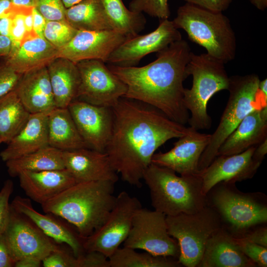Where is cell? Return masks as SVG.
<instances>
[{
	"label": "cell",
	"instance_id": "obj_1",
	"mask_svg": "<svg viewBox=\"0 0 267 267\" xmlns=\"http://www.w3.org/2000/svg\"><path fill=\"white\" fill-rule=\"evenodd\" d=\"M112 110L113 129L105 152L123 180L140 187L156 150L168 140L185 134L189 127L152 106L125 97Z\"/></svg>",
	"mask_w": 267,
	"mask_h": 267
},
{
	"label": "cell",
	"instance_id": "obj_2",
	"mask_svg": "<svg viewBox=\"0 0 267 267\" xmlns=\"http://www.w3.org/2000/svg\"><path fill=\"white\" fill-rule=\"evenodd\" d=\"M181 39L157 52V58L142 67L107 66L127 86L124 97L152 106L171 120L185 125L189 118L183 103V81L192 53Z\"/></svg>",
	"mask_w": 267,
	"mask_h": 267
},
{
	"label": "cell",
	"instance_id": "obj_3",
	"mask_svg": "<svg viewBox=\"0 0 267 267\" xmlns=\"http://www.w3.org/2000/svg\"><path fill=\"white\" fill-rule=\"evenodd\" d=\"M115 182L99 180L76 183L41 204L45 213L53 214L73 225L85 239L103 223L113 207Z\"/></svg>",
	"mask_w": 267,
	"mask_h": 267
},
{
	"label": "cell",
	"instance_id": "obj_4",
	"mask_svg": "<svg viewBox=\"0 0 267 267\" xmlns=\"http://www.w3.org/2000/svg\"><path fill=\"white\" fill-rule=\"evenodd\" d=\"M143 180L149 188L152 207L166 216L193 214L208 205L198 174L178 176L174 171L151 163Z\"/></svg>",
	"mask_w": 267,
	"mask_h": 267
},
{
	"label": "cell",
	"instance_id": "obj_5",
	"mask_svg": "<svg viewBox=\"0 0 267 267\" xmlns=\"http://www.w3.org/2000/svg\"><path fill=\"white\" fill-rule=\"evenodd\" d=\"M183 29L193 42L204 47L207 53L224 64L235 56L236 41L228 18L222 12L186 3L178 7L172 21Z\"/></svg>",
	"mask_w": 267,
	"mask_h": 267
},
{
	"label": "cell",
	"instance_id": "obj_6",
	"mask_svg": "<svg viewBox=\"0 0 267 267\" xmlns=\"http://www.w3.org/2000/svg\"><path fill=\"white\" fill-rule=\"evenodd\" d=\"M224 65L207 53L191 54L187 72L189 76H192V85L190 89L184 88L183 100L191 113L188 123L196 130L211 128L208 102L216 93L228 89L229 77Z\"/></svg>",
	"mask_w": 267,
	"mask_h": 267
},
{
	"label": "cell",
	"instance_id": "obj_7",
	"mask_svg": "<svg viewBox=\"0 0 267 267\" xmlns=\"http://www.w3.org/2000/svg\"><path fill=\"white\" fill-rule=\"evenodd\" d=\"M260 81L259 76L255 74L229 77L228 101L219 124L211 134L209 143L200 158L199 173L211 164L217 156L221 145L246 115L263 106L259 101Z\"/></svg>",
	"mask_w": 267,
	"mask_h": 267
},
{
	"label": "cell",
	"instance_id": "obj_8",
	"mask_svg": "<svg viewBox=\"0 0 267 267\" xmlns=\"http://www.w3.org/2000/svg\"><path fill=\"white\" fill-rule=\"evenodd\" d=\"M166 222L179 247L178 261L186 267H198L208 240L222 227L219 214L208 204L193 214L166 216Z\"/></svg>",
	"mask_w": 267,
	"mask_h": 267
},
{
	"label": "cell",
	"instance_id": "obj_9",
	"mask_svg": "<svg viewBox=\"0 0 267 267\" xmlns=\"http://www.w3.org/2000/svg\"><path fill=\"white\" fill-rule=\"evenodd\" d=\"M211 207L233 231L241 236L267 222V206L257 194L239 191L235 183L221 182L210 190Z\"/></svg>",
	"mask_w": 267,
	"mask_h": 267
},
{
	"label": "cell",
	"instance_id": "obj_10",
	"mask_svg": "<svg viewBox=\"0 0 267 267\" xmlns=\"http://www.w3.org/2000/svg\"><path fill=\"white\" fill-rule=\"evenodd\" d=\"M124 246L174 259H178L179 253L177 241L169 234L166 216L142 207L134 216Z\"/></svg>",
	"mask_w": 267,
	"mask_h": 267
},
{
	"label": "cell",
	"instance_id": "obj_11",
	"mask_svg": "<svg viewBox=\"0 0 267 267\" xmlns=\"http://www.w3.org/2000/svg\"><path fill=\"white\" fill-rule=\"evenodd\" d=\"M142 207L136 197L126 191L121 192L103 223L84 239L85 250L98 251L109 258L127 238L134 216Z\"/></svg>",
	"mask_w": 267,
	"mask_h": 267
},
{
	"label": "cell",
	"instance_id": "obj_12",
	"mask_svg": "<svg viewBox=\"0 0 267 267\" xmlns=\"http://www.w3.org/2000/svg\"><path fill=\"white\" fill-rule=\"evenodd\" d=\"M100 60L76 63L80 83L76 99L91 104L112 107L126 93V85Z\"/></svg>",
	"mask_w": 267,
	"mask_h": 267
},
{
	"label": "cell",
	"instance_id": "obj_13",
	"mask_svg": "<svg viewBox=\"0 0 267 267\" xmlns=\"http://www.w3.org/2000/svg\"><path fill=\"white\" fill-rule=\"evenodd\" d=\"M15 262L24 258L42 260L61 247L33 222L10 206L7 227L3 232Z\"/></svg>",
	"mask_w": 267,
	"mask_h": 267
},
{
	"label": "cell",
	"instance_id": "obj_14",
	"mask_svg": "<svg viewBox=\"0 0 267 267\" xmlns=\"http://www.w3.org/2000/svg\"><path fill=\"white\" fill-rule=\"evenodd\" d=\"M181 39V35L172 21L161 20L154 31L124 41L111 53L106 63L119 67L136 66L144 56L158 52Z\"/></svg>",
	"mask_w": 267,
	"mask_h": 267
},
{
	"label": "cell",
	"instance_id": "obj_15",
	"mask_svg": "<svg viewBox=\"0 0 267 267\" xmlns=\"http://www.w3.org/2000/svg\"><path fill=\"white\" fill-rule=\"evenodd\" d=\"M68 109L87 147L105 152L113 129L112 108L75 99Z\"/></svg>",
	"mask_w": 267,
	"mask_h": 267
},
{
	"label": "cell",
	"instance_id": "obj_16",
	"mask_svg": "<svg viewBox=\"0 0 267 267\" xmlns=\"http://www.w3.org/2000/svg\"><path fill=\"white\" fill-rule=\"evenodd\" d=\"M256 146L239 154L216 156L198 174L203 193L207 196L213 187L221 182L235 183L252 178L262 163L253 157Z\"/></svg>",
	"mask_w": 267,
	"mask_h": 267
},
{
	"label": "cell",
	"instance_id": "obj_17",
	"mask_svg": "<svg viewBox=\"0 0 267 267\" xmlns=\"http://www.w3.org/2000/svg\"><path fill=\"white\" fill-rule=\"evenodd\" d=\"M128 39L114 30L78 31L69 43L57 50V57L75 63L90 59L106 63L111 53Z\"/></svg>",
	"mask_w": 267,
	"mask_h": 267
},
{
	"label": "cell",
	"instance_id": "obj_18",
	"mask_svg": "<svg viewBox=\"0 0 267 267\" xmlns=\"http://www.w3.org/2000/svg\"><path fill=\"white\" fill-rule=\"evenodd\" d=\"M211 134L201 133L189 127L168 152L154 153L152 163L170 169L180 176L198 174L200 158L209 143Z\"/></svg>",
	"mask_w": 267,
	"mask_h": 267
},
{
	"label": "cell",
	"instance_id": "obj_19",
	"mask_svg": "<svg viewBox=\"0 0 267 267\" xmlns=\"http://www.w3.org/2000/svg\"><path fill=\"white\" fill-rule=\"evenodd\" d=\"M65 168L76 183L108 180L116 182L118 177L105 152L89 148L62 151Z\"/></svg>",
	"mask_w": 267,
	"mask_h": 267
},
{
	"label": "cell",
	"instance_id": "obj_20",
	"mask_svg": "<svg viewBox=\"0 0 267 267\" xmlns=\"http://www.w3.org/2000/svg\"><path fill=\"white\" fill-rule=\"evenodd\" d=\"M10 206L14 210L29 219L56 242L67 244L76 257L86 252L83 246L84 239L80 236L76 229H73L53 214H42L38 212L33 207L30 199L16 196Z\"/></svg>",
	"mask_w": 267,
	"mask_h": 267
},
{
	"label": "cell",
	"instance_id": "obj_21",
	"mask_svg": "<svg viewBox=\"0 0 267 267\" xmlns=\"http://www.w3.org/2000/svg\"><path fill=\"white\" fill-rule=\"evenodd\" d=\"M14 90L30 114H48L56 108L47 67L22 74Z\"/></svg>",
	"mask_w": 267,
	"mask_h": 267
},
{
	"label": "cell",
	"instance_id": "obj_22",
	"mask_svg": "<svg viewBox=\"0 0 267 267\" xmlns=\"http://www.w3.org/2000/svg\"><path fill=\"white\" fill-rule=\"evenodd\" d=\"M18 177L20 187L26 195L41 205L76 183L65 168L38 172L25 171Z\"/></svg>",
	"mask_w": 267,
	"mask_h": 267
},
{
	"label": "cell",
	"instance_id": "obj_23",
	"mask_svg": "<svg viewBox=\"0 0 267 267\" xmlns=\"http://www.w3.org/2000/svg\"><path fill=\"white\" fill-rule=\"evenodd\" d=\"M267 138V105L246 115L221 145L217 156L240 153Z\"/></svg>",
	"mask_w": 267,
	"mask_h": 267
},
{
	"label": "cell",
	"instance_id": "obj_24",
	"mask_svg": "<svg viewBox=\"0 0 267 267\" xmlns=\"http://www.w3.org/2000/svg\"><path fill=\"white\" fill-rule=\"evenodd\" d=\"M7 144L0 153L5 162L48 146V114H31L23 128Z\"/></svg>",
	"mask_w": 267,
	"mask_h": 267
},
{
	"label": "cell",
	"instance_id": "obj_25",
	"mask_svg": "<svg viewBox=\"0 0 267 267\" xmlns=\"http://www.w3.org/2000/svg\"><path fill=\"white\" fill-rule=\"evenodd\" d=\"M222 227L215 232L206 245L199 267H254Z\"/></svg>",
	"mask_w": 267,
	"mask_h": 267
},
{
	"label": "cell",
	"instance_id": "obj_26",
	"mask_svg": "<svg viewBox=\"0 0 267 267\" xmlns=\"http://www.w3.org/2000/svg\"><path fill=\"white\" fill-rule=\"evenodd\" d=\"M57 54V50L48 42L37 36L23 41L16 50L4 57L2 63L22 75L47 67Z\"/></svg>",
	"mask_w": 267,
	"mask_h": 267
},
{
	"label": "cell",
	"instance_id": "obj_27",
	"mask_svg": "<svg viewBox=\"0 0 267 267\" xmlns=\"http://www.w3.org/2000/svg\"><path fill=\"white\" fill-rule=\"evenodd\" d=\"M47 69L56 108H68L76 99L80 83V73L76 63L57 57Z\"/></svg>",
	"mask_w": 267,
	"mask_h": 267
},
{
	"label": "cell",
	"instance_id": "obj_28",
	"mask_svg": "<svg viewBox=\"0 0 267 267\" xmlns=\"http://www.w3.org/2000/svg\"><path fill=\"white\" fill-rule=\"evenodd\" d=\"M48 145L62 151L88 148L68 108H55L48 114Z\"/></svg>",
	"mask_w": 267,
	"mask_h": 267
},
{
	"label": "cell",
	"instance_id": "obj_29",
	"mask_svg": "<svg viewBox=\"0 0 267 267\" xmlns=\"http://www.w3.org/2000/svg\"><path fill=\"white\" fill-rule=\"evenodd\" d=\"M65 16L78 31L113 30L101 0H83L66 8Z\"/></svg>",
	"mask_w": 267,
	"mask_h": 267
},
{
	"label": "cell",
	"instance_id": "obj_30",
	"mask_svg": "<svg viewBox=\"0 0 267 267\" xmlns=\"http://www.w3.org/2000/svg\"><path fill=\"white\" fill-rule=\"evenodd\" d=\"M12 177L22 171L38 172L65 169L62 151L49 145L20 157L5 162Z\"/></svg>",
	"mask_w": 267,
	"mask_h": 267
},
{
	"label": "cell",
	"instance_id": "obj_31",
	"mask_svg": "<svg viewBox=\"0 0 267 267\" xmlns=\"http://www.w3.org/2000/svg\"><path fill=\"white\" fill-rule=\"evenodd\" d=\"M31 114L14 90L0 98V136L8 143L23 128Z\"/></svg>",
	"mask_w": 267,
	"mask_h": 267
},
{
	"label": "cell",
	"instance_id": "obj_32",
	"mask_svg": "<svg viewBox=\"0 0 267 267\" xmlns=\"http://www.w3.org/2000/svg\"><path fill=\"white\" fill-rule=\"evenodd\" d=\"M101 1L113 30L131 38L144 28L146 20L143 13L127 8L122 0Z\"/></svg>",
	"mask_w": 267,
	"mask_h": 267
},
{
	"label": "cell",
	"instance_id": "obj_33",
	"mask_svg": "<svg viewBox=\"0 0 267 267\" xmlns=\"http://www.w3.org/2000/svg\"><path fill=\"white\" fill-rule=\"evenodd\" d=\"M110 267H177L180 264L174 258L157 256L135 249L118 248L109 258Z\"/></svg>",
	"mask_w": 267,
	"mask_h": 267
},
{
	"label": "cell",
	"instance_id": "obj_34",
	"mask_svg": "<svg viewBox=\"0 0 267 267\" xmlns=\"http://www.w3.org/2000/svg\"><path fill=\"white\" fill-rule=\"evenodd\" d=\"M78 31L66 19L48 20L45 23L44 37L58 50L69 43Z\"/></svg>",
	"mask_w": 267,
	"mask_h": 267
},
{
	"label": "cell",
	"instance_id": "obj_35",
	"mask_svg": "<svg viewBox=\"0 0 267 267\" xmlns=\"http://www.w3.org/2000/svg\"><path fill=\"white\" fill-rule=\"evenodd\" d=\"M129 9L135 12H144L160 20L169 19L171 15L168 0H132Z\"/></svg>",
	"mask_w": 267,
	"mask_h": 267
},
{
	"label": "cell",
	"instance_id": "obj_36",
	"mask_svg": "<svg viewBox=\"0 0 267 267\" xmlns=\"http://www.w3.org/2000/svg\"><path fill=\"white\" fill-rule=\"evenodd\" d=\"M31 7L32 6H14V11L11 15V21L9 36L11 41V48L9 54L19 47L26 35L24 15Z\"/></svg>",
	"mask_w": 267,
	"mask_h": 267
},
{
	"label": "cell",
	"instance_id": "obj_37",
	"mask_svg": "<svg viewBox=\"0 0 267 267\" xmlns=\"http://www.w3.org/2000/svg\"><path fill=\"white\" fill-rule=\"evenodd\" d=\"M232 236L240 250L257 266L267 267V247L247 241L240 237Z\"/></svg>",
	"mask_w": 267,
	"mask_h": 267
},
{
	"label": "cell",
	"instance_id": "obj_38",
	"mask_svg": "<svg viewBox=\"0 0 267 267\" xmlns=\"http://www.w3.org/2000/svg\"><path fill=\"white\" fill-rule=\"evenodd\" d=\"M32 2L46 21L65 19L66 8L62 0H32Z\"/></svg>",
	"mask_w": 267,
	"mask_h": 267
},
{
	"label": "cell",
	"instance_id": "obj_39",
	"mask_svg": "<svg viewBox=\"0 0 267 267\" xmlns=\"http://www.w3.org/2000/svg\"><path fill=\"white\" fill-rule=\"evenodd\" d=\"M42 265L44 267H79V260L73 253L60 247L44 258Z\"/></svg>",
	"mask_w": 267,
	"mask_h": 267
},
{
	"label": "cell",
	"instance_id": "obj_40",
	"mask_svg": "<svg viewBox=\"0 0 267 267\" xmlns=\"http://www.w3.org/2000/svg\"><path fill=\"white\" fill-rule=\"evenodd\" d=\"M13 188V181L7 179L0 191V233L4 232L8 222L10 212L9 200Z\"/></svg>",
	"mask_w": 267,
	"mask_h": 267
},
{
	"label": "cell",
	"instance_id": "obj_41",
	"mask_svg": "<svg viewBox=\"0 0 267 267\" xmlns=\"http://www.w3.org/2000/svg\"><path fill=\"white\" fill-rule=\"evenodd\" d=\"M21 76L2 62L0 64V98L14 90Z\"/></svg>",
	"mask_w": 267,
	"mask_h": 267
},
{
	"label": "cell",
	"instance_id": "obj_42",
	"mask_svg": "<svg viewBox=\"0 0 267 267\" xmlns=\"http://www.w3.org/2000/svg\"><path fill=\"white\" fill-rule=\"evenodd\" d=\"M78 258L79 267H110L108 258L98 251H86Z\"/></svg>",
	"mask_w": 267,
	"mask_h": 267
},
{
	"label": "cell",
	"instance_id": "obj_43",
	"mask_svg": "<svg viewBox=\"0 0 267 267\" xmlns=\"http://www.w3.org/2000/svg\"><path fill=\"white\" fill-rule=\"evenodd\" d=\"M186 3L215 11L222 12L226 10L232 0H183Z\"/></svg>",
	"mask_w": 267,
	"mask_h": 267
},
{
	"label": "cell",
	"instance_id": "obj_44",
	"mask_svg": "<svg viewBox=\"0 0 267 267\" xmlns=\"http://www.w3.org/2000/svg\"><path fill=\"white\" fill-rule=\"evenodd\" d=\"M237 237H240L247 241L267 247V226L258 227L256 229L248 231L243 235Z\"/></svg>",
	"mask_w": 267,
	"mask_h": 267
},
{
	"label": "cell",
	"instance_id": "obj_45",
	"mask_svg": "<svg viewBox=\"0 0 267 267\" xmlns=\"http://www.w3.org/2000/svg\"><path fill=\"white\" fill-rule=\"evenodd\" d=\"M15 263L5 236L0 233V267H13Z\"/></svg>",
	"mask_w": 267,
	"mask_h": 267
},
{
	"label": "cell",
	"instance_id": "obj_46",
	"mask_svg": "<svg viewBox=\"0 0 267 267\" xmlns=\"http://www.w3.org/2000/svg\"><path fill=\"white\" fill-rule=\"evenodd\" d=\"M33 28L36 34L40 37L44 38V31L46 20L35 7L32 10Z\"/></svg>",
	"mask_w": 267,
	"mask_h": 267
},
{
	"label": "cell",
	"instance_id": "obj_47",
	"mask_svg": "<svg viewBox=\"0 0 267 267\" xmlns=\"http://www.w3.org/2000/svg\"><path fill=\"white\" fill-rule=\"evenodd\" d=\"M42 261L34 258H24L17 261L14 267H40Z\"/></svg>",
	"mask_w": 267,
	"mask_h": 267
},
{
	"label": "cell",
	"instance_id": "obj_48",
	"mask_svg": "<svg viewBox=\"0 0 267 267\" xmlns=\"http://www.w3.org/2000/svg\"><path fill=\"white\" fill-rule=\"evenodd\" d=\"M267 153V138L256 145L253 154V157L255 160L262 163Z\"/></svg>",
	"mask_w": 267,
	"mask_h": 267
},
{
	"label": "cell",
	"instance_id": "obj_49",
	"mask_svg": "<svg viewBox=\"0 0 267 267\" xmlns=\"http://www.w3.org/2000/svg\"><path fill=\"white\" fill-rule=\"evenodd\" d=\"M11 48V41L8 37L0 35V57H7Z\"/></svg>",
	"mask_w": 267,
	"mask_h": 267
},
{
	"label": "cell",
	"instance_id": "obj_50",
	"mask_svg": "<svg viewBox=\"0 0 267 267\" xmlns=\"http://www.w3.org/2000/svg\"><path fill=\"white\" fill-rule=\"evenodd\" d=\"M13 11L10 0H0V19L10 16Z\"/></svg>",
	"mask_w": 267,
	"mask_h": 267
},
{
	"label": "cell",
	"instance_id": "obj_51",
	"mask_svg": "<svg viewBox=\"0 0 267 267\" xmlns=\"http://www.w3.org/2000/svg\"><path fill=\"white\" fill-rule=\"evenodd\" d=\"M11 21V15L0 19V35L9 37Z\"/></svg>",
	"mask_w": 267,
	"mask_h": 267
},
{
	"label": "cell",
	"instance_id": "obj_52",
	"mask_svg": "<svg viewBox=\"0 0 267 267\" xmlns=\"http://www.w3.org/2000/svg\"><path fill=\"white\" fill-rule=\"evenodd\" d=\"M259 92L264 106L267 105V79L260 81L259 84Z\"/></svg>",
	"mask_w": 267,
	"mask_h": 267
},
{
	"label": "cell",
	"instance_id": "obj_53",
	"mask_svg": "<svg viewBox=\"0 0 267 267\" xmlns=\"http://www.w3.org/2000/svg\"><path fill=\"white\" fill-rule=\"evenodd\" d=\"M12 5L15 6H33L32 0H10Z\"/></svg>",
	"mask_w": 267,
	"mask_h": 267
},
{
	"label": "cell",
	"instance_id": "obj_54",
	"mask_svg": "<svg viewBox=\"0 0 267 267\" xmlns=\"http://www.w3.org/2000/svg\"><path fill=\"white\" fill-rule=\"evenodd\" d=\"M249 1L259 10H264L267 7V0H249Z\"/></svg>",
	"mask_w": 267,
	"mask_h": 267
},
{
	"label": "cell",
	"instance_id": "obj_55",
	"mask_svg": "<svg viewBox=\"0 0 267 267\" xmlns=\"http://www.w3.org/2000/svg\"><path fill=\"white\" fill-rule=\"evenodd\" d=\"M83 0H62L66 8L70 7Z\"/></svg>",
	"mask_w": 267,
	"mask_h": 267
},
{
	"label": "cell",
	"instance_id": "obj_56",
	"mask_svg": "<svg viewBox=\"0 0 267 267\" xmlns=\"http://www.w3.org/2000/svg\"><path fill=\"white\" fill-rule=\"evenodd\" d=\"M2 142L1 137H0V144L1 143H2Z\"/></svg>",
	"mask_w": 267,
	"mask_h": 267
}]
</instances>
